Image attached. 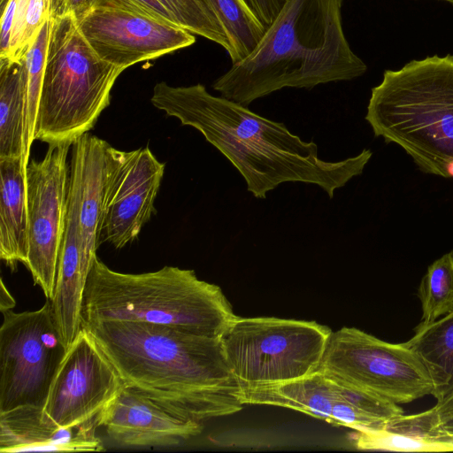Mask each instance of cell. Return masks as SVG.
<instances>
[{
    "mask_svg": "<svg viewBox=\"0 0 453 453\" xmlns=\"http://www.w3.org/2000/svg\"><path fill=\"white\" fill-rule=\"evenodd\" d=\"M94 259L82 250L75 220L67 214L59 250L54 296V318L66 349L81 328L85 285Z\"/></svg>",
    "mask_w": 453,
    "mask_h": 453,
    "instance_id": "obj_18",
    "label": "cell"
},
{
    "mask_svg": "<svg viewBox=\"0 0 453 453\" xmlns=\"http://www.w3.org/2000/svg\"><path fill=\"white\" fill-rule=\"evenodd\" d=\"M403 344L422 362L437 402L453 394V311L430 324L419 323Z\"/></svg>",
    "mask_w": 453,
    "mask_h": 453,
    "instance_id": "obj_21",
    "label": "cell"
},
{
    "mask_svg": "<svg viewBox=\"0 0 453 453\" xmlns=\"http://www.w3.org/2000/svg\"><path fill=\"white\" fill-rule=\"evenodd\" d=\"M0 412L43 407L66 353L49 299L36 311H2Z\"/></svg>",
    "mask_w": 453,
    "mask_h": 453,
    "instance_id": "obj_9",
    "label": "cell"
},
{
    "mask_svg": "<svg viewBox=\"0 0 453 453\" xmlns=\"http://www.w3.org/2000/svg\"><path fill=\"white\" fill-rule=\"evenodd\" d=\"M239 398L242 404L288 408L358 432L381 430L388 420L404 414L397 403L319 371L284 383L242 388Z\"/></svg>",
    "mask_w": 453,
    "mask_h": 453,
    "instance_id": "obj_11",
    "label": "cell"
},
{
    "mask_svg": "<svg viewBox=\"0 0 453 453\" xmlns=\"http://www.w3.org/2000/svg\"><path fill=\"white\" fill-rule=\"evenodd\" d=\"M116 149L89 133L72 144L67 214L76 222L84 253L91 259L100 246L103 211Z\"/></svg>",
    "mask_w": 453,
    "mask_h": 453,
    "instance_id": "obj_15",
    "label": "cell"
},
{
    "mask_svg": "<svg viewBox=\"0 0 453 453\" xmlns=\"http://www.w3.org/2000/svg\"><path fill=\"white\" fill-rule=\"evenodd\" d=\"M124 383L177 416L203 422L242 409L219 338L161 325L97 321L82 326Z\"/></svg>",
    "mask_w": 453,
    "mask_h": 453,
    "instance_id": "obj_2",
    "label": "cell"
},
{
    "mask_svg": "<svg viewBox=\"0 0 453 453\" xmlns=\"http://www.w3.org/2000/svg\"><path fill=\"white\" fill-rule=\"evenodd\" d=\"M0 258L12 271L27 260L26 170L21 157L0 159Z\"/></svg>",
    "mask_w": 453,
    "mask_h": 453,
    "instance_id": "obj_20",
    "label": "cell"
},
{
    "mask_svg": "<svg viewBox=\"0 0 453 453\" xmlns=\"http://www.w3.org/2000/svg\"><path fill=\"white\" fill-rule=\"evenodd\" d=\"M215 16L229 42L232 64L245 58L258 43L266 26L247 0H201Z\"/></svg>",
    "mask_w": 453,
    "mask_h": 453,
    "instance_id": "obj_23",
    "label": "cell"
},
{
    "mask_svg": "<svg viewBox=\"0 0 453 453\" xmlns=\"http://www.w3.org/2000/svg\"><path fill=\"white\" fill-rule=\"evenodd\" d=\"M146 146L131 151L116 149L107 185L100 244L121 249L134 242L151 216L165 173Z\"/></svg>",
    "mask_w": 453,
    "mask_h": 453,
    "instance_id": "obj_14",
    "label": "cell"
},
{
    "mask_svg": "<svg viewBox=\"0 0 453 453\" xmlns=\"http://www.w3.org/2000/svg\"><path fill=\"white\" fill-rule=\"evenodd\" d=\"M26 90L19 61L0 58V159L23 156Z\"/></svg>",
    "mask_w": 453,
    "mask_h": 453,
    "instance_id": "obj_22",
    "label": "cell"
},
{
    "mask_svg": "<svg viewBox=\"0 0 453 453\" xmlns=\"http://www.w3.org/2000/svg\"><path fill=\"white\" fill-rule=\"evenodd\" d=\"M93 8L117 9L178 25L173 15L158 0H95Z\"/></svg>",
    "mask_w": 453,
    "mask_h": 453,
    "instance_id": "obj_28",
    "label": "cell"
},
{
    "mask_svg": "<svg viewBox=\"0 0 453 453\" xmlns=\"http://www.w3.org/2000/svg\"><path fill=\"white\" fill-rule=\"evenodd\" d=\"M439 424L453 419V394L434 406Z\"/></svg>",
    "mask_w": 453,
    "mask_h": 453,
    "instance_id": "obj_30",
    "label": "cell"
},
{
    "mask_svg": "<svg viewBox=\"0 0 453 453\" xmlns=\"http://www.w3.org/2000/svg\"><path fill=\"white\" fill-rule=\"evenodd\" d=\"M152 104L181 125L199 131L244 179L256 198L284 182L317 185L333 198L334 191L362 174L372 157L369 149L356 156L326 161L313 141L305 142L281 122L253 112L247 106L211 95L200 83L154 86Z\"/></svg>",
    "mask_w": 453,
    "mask_h": 453,
    "instance_id": "obj_1",
    "label": "cell"
},
{
    "mask_svg": "<svg viewBox=\"0 0 453 453\" xmlns=\"http://www.w3.org/2000/svg\"><path fill=\"white\" fill-rule=\"evenodd\" d=\"M365 120L374 136L401 147L424 173L453 177V56L386 70Z\"/></svg>",
    "mask_w": 453,
    "mask_h": 453,
    "instance_id": "obj_5",
    "label": "cell"
},
{
    "mask_svg": "<svg viewBox=\"0 0 453 453\" xmlns=\"http://www.w3.org/2000/svg\"><path fill=\"white\" fill-rule=\"evenodd\" d=\"M343 0H284L245 58L212 84L221 96L244 106L285 88L311 89L350 81L367 70L343 30Z\"/></svg>",
    "mask_w": 453,
    "mask_h": 453,
    "instance_id": "obj_3",
    "label": "cell"
},
{
    "mask_svg": "<svg viewBox=\"0 0 453 453\" xmlns=\"http://www.w3.org/2000/svg\"><path fill=\"white\" fill-rule=\"evenodd\" d=\"M95 422L63 426L43 407L25 405L0 412V452L102 451Z\"/></svg>",
    "mask_w": 453,
    "mask_h": 453,
    "instance_id": "obj_17",
    "label": "cell"
},
{
    "mask_svg": "<svg viewBox=\"0 0 453 453\" xmlns=\"http://www.w3.org/2000/svg\"><path fill=\"white\" fill-rule=\"evenodd\" d=\"M51 20L52 17L44 22L33 43L19 60L22 66L26 90L24 150L22 156L25 170L30 160L32 143L35 140V124L46 65Z\"/></svg>",
    "mask_w": 453,
    "mask_h": 453,
    "instance_id": "obj_24",
    "label": "cell"
},
{
    "mask_svg": "<svg viewBox=\"0 0 453 453\" xmlns=\"http://www.w3.org/2000/svg\"><path fill=\"white\" fill-rule=\"evenodd\" d=\"M78 24L97 55L124 70L196 42L193 34L178 25L117 9L93 8Z\"/></svg>",
    "mask_w": 453,
    "mask_h": 453,
    "instance_id": "obj_13",
    "label": "cell"
},
{
    "mask_svg": "<svg viewBox=\"0 0 453 453\" xmlns=\"http://www.w3.org/2000/svg\"><path fill=\"white\" fill-rule=\"evenodd\" d=\"M63 0H54L53 15L60 14L62 10Z\"/></svg>",
    "mask_w": 453,
    "mask_h": 453,
    "instance_id": "obj_33",
    "label": "cell"
},
{
    "mask_svg": "<svg viewBox=\"0 0 453 453\" xmlns=\"http://www.w3.org/2000/svg\"><path fill=\"white\" fill-rule=\"evenodd\" d=\"M126 384L93 334L81 326L56 372L43 406L57 424L73 426L100 417Z\"/></svg>",
    "mask_w": 453,
    "mask_h": 453,
    "instance_id": "obj_12",
    "label": "cell"
},
{
    "mask_svg": "<svg viewBox=\"0 0 453 453\" xmlns=\"http://www.w3.org/2000/svg\"><path fill=\"white\" fill-rule=\"evenodd\" d=\"M158 1L180 27L219 44L226 52L229 50V42L224 29L201 0Z\"/></svg>",
    "mask_w": 453,
    "mask_h": 453,
    "instance_id": "obj_27",
    "label": "cell"
},
{
    "mask_svg": "<svg viewBox=\"0 0 453 453\" xmlns=\"http://www.w3.org/2000/svg\"><path fill=\"white\" fill-rule=\"evenodd\" d=\"M331 333L315 321L235 316L219 340L242 388L284 383L316 372Z\"/></svg>",
    "mask_w": 453,
    "mask_h": 453,
    "instance_id": "obj_7",
    "label": "cell"
},
{
    "mask_svg": "<svg viewBox=\"0 0 453 453\" xmlns=\"http://www.w3.org/2000/svg\"><path fill=\"white\" fill-rule=\"evenodd\" d=\"M443 1L449 2L453 4V0H443Z\"/></svg>",
    "mask_w": 453,
    "mask_h": 453,
    "instance_id": "obj_34",
    "label": "cell"
},
{
    "mask_svg": "<svg viewBox=\"0 0 453 453\" xmlns=\"http://www.w3.org/2000/svg\"><path fill=\"white\" fill-rule=\"evenodd\" d=\"M99 426L127 447H173L203 430L202 422L177 416L127 385L104 411Z\"/></svg>",
    "mask_w": 453,
    "mask_h": 453,
    "instance_id": "obj_16",
    "label": "cell"
},
{
    "mask_svg": "<svg viewBox=\"0 0 453 453\" xmlns=\"http://www.w3.org/2000/svg\"><path fill=\"white\" fill-rule=\"evenodd\" d=\"M441 427L453 437V419L439 424Z\"/></svg>",
    "mask_w": 453,
    "mask_h": 453,
    "instance_id": "obj_32",
    "label": "cell"
},
{
    "mask_svg": "<svg viewBox=\"0 0 453 453\" xmlns=\"http://www.w3.org/2000/svg\"><path fill=\"white\" fill-rule=\"evenodd\" d=\"M0 311L2 312L4 311L12 310L14 308L16 302L8 291L2 279L0 281Z\"/></svg>",
    "mask_w": 453,
    "mask_h": 453,
    "instance_id": "obj_31",
    "label": "cell"
},
{
    "mask_svg": "<svg viewBox=\"0 0 453 453\" xmlns=\"http://www.w3.org/2000/svg\"><path fill=\"white\" fill-rule=\"evenodd\" d=\"M73 142L50 143L39 161L26 168L27 260L35 284L54 296L59 250L65 228L69 165Z\"/></svg>",
    "mask_w": 453,
    "mask_h": 453,
    "instance_id": "obj_10",
    "label": "cell"
},
{
    "mask_svg": "<svg viewBox=\"0 0 453 453\" xmlns=\"http://www.w3.org/2000/svg\"><path fill=\"white\" fill-rule=\"evenodd\" d=\"M222 289L193 270L164 266L124 273L95 257L85 285L81 326L97 321L140 322L219 338L235 317Z\"/></svg>",
    "mask_w": 453,
    "mask_h": 453,
    "instance_id": "obj_4",
    "label": "cell"
},
{
    "mask_svg": "<svg viewBox=\"0 0 453 453\" xmlns=\"http://www.w3.org/2000/svg\"><path fill=\"white\" fill-rule=\"evenodd\" d=\"M418 296L422 309L421 324H430L453 311V250L428 266Z\"/></svg>",
    "mask_w": 453,
    "mask_h": 453,
    "instance_id": "obj_25",
    "label": "cell"
},
{
    "mask_svg": "<svg viewBox=\"0 0 453 453\" xmlns=\"http://www.w3.org/2000/svg\"><path fill=\"white\" fill-rule=\"evenodd\" d=\"M352 440L359 449L391 451H453V437L439 425L434 408L388 420L381 430L356 431Z\"/></svg>",
    "mask_w": 453,
    "mask_h": 453,
    "instance_id": "obj_19",
    "label": "cell"
},
{
    "mask_svg": "<svg viewBox=\"0 0 453 453\" xmlns=\"http://www.w3.org/2000/svg\"><path fill=\"white\" fill-rule=\"evenodd\" d=\"M123 71L97 55L73 13L52 16L35 139L73 142L88 133Z\"/></svg>",
    "mask_w": 453,
    "mask_h": 453,
    "instance_id": "obj_6",
    "label": "cell"
},
{
    "mask_svg": "<svg viewBox=\"0 0 453 453\" xmlns=\"http://www.w3.org/2000/svg\"><path fill=\"white\" fill-rule=\"evenodd\" d=\"M317 371L397 404L433 391L426 369L410 349L356 327L344 326L331 333Z\"/></svg>",
    "mask_w": 453,
    "mask_h": 453,
    "instance_id": "obj_8",
    "label": "cell"
},
{
    "mask_svg": "<svg viewBox=\"0 0 453 453\" xmlns=\"http://www.w3.org/2000/svg\"><path fill=\"white\" fill-rule=\"evenodd\" d=\"M54 0H15L7 56L19 61L33 43L44 22L53 16Z\"/></svg>",
    "mask_w": 453,
    "mask_h": 453,
    "instance_id": "obj_26",
    "label": "cell"
},
{
    "mask_svg": "<svg viewBox=\"0 0 453 453\" xmlns=\"http://www.w3.org/2000/svg\"><path fill=\"white\" fill-rule=\"evenodd\" d=\"M95 0H63L61 13L71 12L77 20L87 14L94 5Z\"/></svg>",
    "mask_w": 453,
    "mask_h": 453,
    "instance_id": "obj_29",
    "label": "cell"
}]
</instances>
